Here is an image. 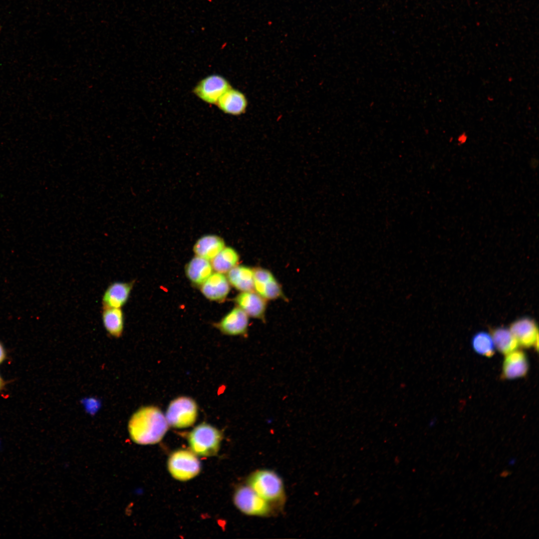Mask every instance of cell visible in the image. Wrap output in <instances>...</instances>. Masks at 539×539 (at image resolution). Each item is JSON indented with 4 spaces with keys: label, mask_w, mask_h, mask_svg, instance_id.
<instances>
[{
    "label": "cell",
    "mask_w": 539,
    "mask_h": 539,
    "mask_svg": "<svg viewBox=\"0 0 539 539\" xmlns=\"http://www.w3.org/2000/svg\"><path fill=\"white\" fill-rule=\"evenodd\" d=\"M247 485L258 495L271 505H280L285 494L282 481L274 471L260 469L248 477Z\"/></svg>",
    "instance_id": "2"
},
{
    "label": "cell",
    "mask_w": 539,
    "mask_h": 539,
    "mask_svg": "<svg viewBox=\"0 0 539 539\" xmlns=\"http://www.w3.org/2000/svg\"><path fill=\"white\" fill-rule=\"evenodd\" d=\"M249 317L240 307H235L222 318L218 327L227 335H245L249 327Z\"/></svg>",
    "instance_id": "12"
},
{
    "label": "cell",
    "mask_w": 539,
    "mask_h": 539,
    "mask_svg": "<svg viewBox=\"0 0 539 539\" xmlns=\"http://www.w3.org/2000/svg\"><path fill=\"white\" fill-rule=\"evenodd\" d=\"M224 240L215 235H207L195 243L193 250L197 256L207 260L213 259L225 247Z\"/></svg>",
    "instance_id": "16"
},
{
    "label": "cell",
    "mask_w": 539,
    "mask_h": 539,
    "mask_svg": "<svg viewBox=\"0 0 539 539\" xmlns=\"http://www.w3.org/2000/svg\"><path fill=\"white\" fill-rule=\"evenodd\" d=\"M474 351L480 355L491 357L495 353V345L491 335L485 331L476 333L472 339Z\"/></svg>",
    "instance_id": "22"
},
{
    "label": "cell",
    "mask_w": 539,
    "mask_h": 539,
    "mask_svg": "<svg viewBox=\"0 0 539 539\" xmlns=\"http://www.w3.org/2000/svg\"><path fill=\"white\" fill-rule=\"evenodd\" d=\"M509 330L521 346L529 348L533 346L538 349L539 332L535 321L524 317L513 322Z\"/></svg>",
    "instance_id": "9"
},
{
    "label": "cell",
    "mask_w": 539,
    "mask_h": 539,
    "mask_svg": "<svg viewBox=\"0 0 539 539\" xmlns=\"http://www.w3.org/2000/svg\"><path fill=\"white\" fill-rule=\"evenodd\" d=\"M233 500L236 507L247 515L265 517L272 512L271 505L248 485L240 486L236 490Z\"/></svg>",
    "instance_id": "6"
},
{
    "label": "cell",
    "mask_w": 539,
    "mask_h": 539,
    "mask_svg": "<svg viewBox=\"0 0 539 539\" xmlns=\"http://www.w3.org/2000/svg\"><path fill=\"white\" fill-rule=\"evenodd\" d=\"M6 384V382H5L4 381V380L2 378L1 376L0 375V392L2 390H3V389H4V388Z\"/></svg>",
    "instance_id": "24"
},
{
    "label": "cell",
    "mask_w": 539,
    "mask_h": 539,
    "mask_svg": "<svg viewBox=\"0 0 539 539\" xmlns=\"http://www.w3.org/2000/svg\"><path fill=\"white\" fill-rule=\"evenodd\" d=\"M495 346L501 353L507 354L517 349L519 343L509 329L503 327L494 329L491 331Z\"/></svg>",
    "instance_id": "20"
},
{
    "label": "cell",
    "mask_w": 539,
    "mask_h": 539,
    "mask_svg": "<svg viewBox=\"0 0 539 539\" xmlns=\"http://www.w3.org/2000/svg\"><path fill=\"white\" fill-rule=\"evenodd\" d=\"M529 370V362L526 353L521 350H514L507 354L502 367V377L513 379L525 376Z\"/></svg>",
    "instance_id": "13"
},
{
    "label": "cell",
    "mask_w": 539,
    "mask_h": 539,
    "mask_svg": "<svg viewBox=\"0 0 539 539\" xmlns=\"http://www.w3.org/2000/svg\"><path fill=\"white\" fill-rule=\"evenodd\" d=\"M168 469L174 479L186 481L198 475L201 464L192 451L179 450L173 452L169 458Z\"/></svg>",
    "instance_id": "5"
},
{
    "label": "cell",
    "mask_w": 539,
    "mask_h": 539,
    "mask_svg": "<svg viewBox=\"0 0 539 539\" xmlns=\"http://www.w3.org/2000/svg\"><path fill=\"white\" fill-rule=\"evenodd\" d=\"M230 283L241 292L254 291V269L244 265H237L228 272Z\"/></svg>",
    "instance_id": "17"
},
{
    "label": "cell",
    "mask_w": 539,
    "mask_h": 539,
    "mask_svg": "<svg viewBox=\"0 0 539 539\" xmlns=\"http://www.w3.org/2000/svg\"><path fill=\"white\" fill-rule=\"evenodd\" d=\"M201 290L208 299L214 301L225 299L230 290L227 277L222 273H212L201 285Z\"/></svg>",
    "instance_id": "14"
},
{
    "label": "cell",
    "mask_w": 539,
    "mask_h": 539,
    "mask_svg": "<svg viewBox=\"0 0 539 539\" xmlns=\"http://www.w3.org/2000/svg\"><path fill=\"white\" fill-rule=\"evenodd\" d=\"M169 426L185 428L193 425L198 416V406L192 398L179 397L169 404L165 415Z\"/></svg>",
    "instance_id": "4"
},
{
    "label": "cell",
    "mask_w": 539,
    "mask_h": 539,
    "mask_svg": "<svg viewBox=\"0 0 539 539\" xmlns=\"http://www.w3.org/2000/svg\"><path fill=\"white\" fill-rule=\"evenodd\" d=\"M239 260V255L234 249L225 247L212 260L211 265L216 272L223 273L236 266Z\"/></svg>",
    "instance_id": "21"
},
{
    "label": "cell",
    "mask_w": 539,
    "mask_h": 539,
    "mask_svg": "<svg viewBox=\"0 0 539 539\" xmlns=\"http://www.w3.org/2000/svg\"><path fill=\"white\" fill-rule=\"evenodd\" d=\"M213 268L208 260L197 256L187 264L185 271L189 279L196 285H202L212 274Z\"/></svg>",
    "instance_id": "19"
},
{
    "label": "cell",
    "mask_w": 539,
    "mask_h": 539,
    "mask_svg": "<svg viewBox=\"0 0 539 539\" xmlns=\"http://www.w3.org/2000/svg\"><path fill=\"white\" fill-rule=\"evenodd\" d=\"M254 291L267 300L284 298L282 287L279 282L269 270L254 268Z\"/></svg>",
    "instance_id": "8"
},
{
    "label": "cell",
    "mask_w": 539,
    "mask_h": 539,
    "mask_svg": "<svg viewBox=\"0 0 539 539\" xmlns=\"http://www.w3.org/2000/svg\"><path fill=\"white\" fill-rule=\"evenodd\" d=\"M101 319L105 329L110 335L119 338L122 335L125 318L122 308L102 307Z\"/></svg>",
    "instance_id": "18"
},
{
    "label": "cell",
    "mask_w": 539,
    "mask_h": 539,
    "mask_svg": "<svg viewBox=\"0 0 539 539\" xmlns=\"http://www.w3.org/2000/svg\"><path fill=\"white\" fill-rule=\"evenodd\" d=\"M216 104L223 112L238 116L246 112L248 101L243 92L231 87L220 97Z\"/></svg>",
    "instance_id": "15"
},
{
    "label": "cell",
    "mask_w": 539,
    "mask_h": 539,
    "mask_svg": "<svg viewBox=\"0 0 539 539\" xmlns=\"http://www.w3.org/2000/svg\"><path fill=\"white\" fill-rule=\"evenodd\" d=\"M134 284V281L110 283L103 294L102 307L122 308L127 302Z\"/></svg>",
    "instance_id": "11"
},
{
    "label": "cell",
    "mask_w": 539,
    "mask_h": 539,
    "mask_svg": "<svg viewBox=\"0 0 539 539\" xmlns=\"http://www.w3.org/2000/svg\"><path fill=\"white\" fill-rule=\"evenodd\" d=\"M222 439L221 432L210 424L202 423L195 427L188 437L191 451L202 457L217 454Z\"/></svg>",
    "instance_id": "3"
},
{
    "label": "cell",
    "mask_w": 539,
    "mask_h": 539,
    "mask_svg": "<svg viewBox=\"0 0 539 539\" xmlns=\"http://www.w3.org/2000/svg\"><path fill=\"white\" fill-rule=\"evenodd\" d=\"M6 356V350L2 343L0 342V365L5 361Z\"/></svg>",
    "instance_id": "23"
},
{
    "label": "cell",
    "mask_w": 539,
    "mask_h": 539,
    "mask_svg": "<svg viewBox=\"0 0 539 539\" xmlns=\"http://www.w3.org/2000/svg\"><path fill=\"white\" fill-rule=\"evenodd\" d=\"M235 301L249 317L265 321L267 300L255 291L241 292Z\"/></svg>",
    "instance_id": "10"
},
{
    "label": "cell",
    "mask_w": 539,
    "mask_h": 539,
    "mask_svg": "<svg viewBox=\"0 0 539 539\" xmlns=\"http://www.w3.org/2000/svg\"><path fill=\"white\" fill-rule=\"evenodd\" d=\"M169 427L165 415L158 407L140 408L131 416L128 431L132 440L140 445H151L160 442Z\"/></svg>",
    "instance_id": "1"
},
{
    "label": "cell",
    "mask_w": 539,
    "mask_h": 539,
    "mask_svg": "<svg viewBox=\"0 0 539 539\" xmlns=\"http://www.w3.org/2000/svg\"><path fill=\"white\" fill-rule=\"evenodd\" d=\"M231 87L224 77L212 74L201 80L194 87L193 92L203 101L216 104L220 97Z\"/></svg>",
    "instance_id": "7"
},
{
    "label": "cell",
    "mask_w": 539,
    "mask_h": 539,
    "mask_svg": "<svg viewBox=\"0 0 539 539\" xmlns=\"http://www.w3.org/2000/svg\"><path fill=\"white\" fill-rule=\"evenodd\" d=\"M1 448V440H0V450Z\"/></svg>",
    "instance_id": "25"
}]
</instances>
